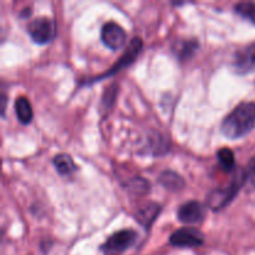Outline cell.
I'll return each instance as SVG.
<instances>
[{
  "label": "cell",
  "instance_id": "cell-5",
  "mask_svg": "<svg viewBox=\"0 0 255 255\" xmlns=\"http://www.w3.org/2000/svg\"><path fill=\"white\" fill-rule=\"evenodd\" d=\"M137 233L132 229H122L107 238L101 249L106 253H122L134 244Z\"/></svg>",
  "mask_w": 255,
  "mask_h": 255
},
{
  "label": "cell",
  "instance_id": "cell-1",
  "mask_svg": "<svg viewBox=\"0 0 255 255\" xmlns=\"http://www.w3.org/2000/svg\"><path fill=\"white\" fill-rule=\"evenodd\" d=\"M255 126V104L242 102L224 117L221 131L227 138L238 139L247 136Z\"/></svg>",
  "mask_w": 255,
  "mask_h": 255
},
{
  "label": "cell",
  "instance_id": "cell-10",
  "mask_svg": "<svg viewBox=\"0 0 255 255\" xmlns=\"http://www.w3.org/2000/svg\"><path fill=\"white\" fill-rule=\"evenodd\" d=\"M161 213V207L157 203H148L146 206L141 207L136 214V219L142 227L146 229L151 228L153 222L156 221L157 216Z\"/></svg>",
  "mask_w": 255,
  "mask_h": 255
},
{
  "label": "cell",
  "instance_id": "cell-17",
  "mask_svg": "<svg viewBox=\"0 0 255 255\" xmlns=\"http://www.w3.org/2000/svg\"><path fill=\"white\" fill-rule=\"evenodd\" d=\"M246 176V186L252 191H255V156L249 161L248 166L244 169Z\"/></svg>",
  "mask_w": 255,
  "mask_h": 255
},
{
  "label": "cell",
  "instance_id": "cell-3",
  "mask_svg": "<svg viewBox=\"0 0 255 255\" xmlns=\"http://www.w3.org/2000/svg\"><path fill=\"white\" fill-rule=\"evenodd\" d=\"M27 32L36 44H47V42L52 41L56 35V24L50 17H36L27 26Z\"/></svg>",
  "mask_w": 255,
  "mask_h": 255
},
{
  "label": "cell",
  "instance_id": "cell-9",
  "mask_svg": "<svg viewBox=\"0 0 255 255\" xmlns=\"http://www.w3.org/2000/svg\"><path fill=\"white\" fill-rule=\"evenodd\" d=\"M177 217L184 224H197L206 217V207L197 201L187 202L179 207Z\"/></svg>",
  "mask_w": 255,
  "mask_h": 255
},
{
  "label": "cell",
  "instance_id": "cell-7",
  "mask_svg": "<svg viewBox=\"0 0 255 255\" xmlns=\"http://www.w3.org/2000/svg\"><path fill=\"white\" fill-rule=\"evenodd\" d=\"M233 66L239 75H248L255 71V42L246 45L236 52Z\"/></svg>",
  "mask_w": 255,
  "mask_h": 255
},
{
  "label": "cell",
  "instance_id": "cell-12",
  "mask_svg": "<svg viewBox=\"0 0 255 255\" xmlns=\"http://www.w3.org/2000/svg\"><path fill=\"white\" fill-rule=\"evenodd\" d=\"M158 182L168 191H181L186 186L184 179L173 171H164L163 173H161Z\"/></svg>",
  "mask_w": 255,
  "mask_h": 255
},
{
  "label": "cell",
  "instance_id": "cell-15",
  "mask_svg": "<svg viewBox=\"0 0 255 255\" xmlns=\"http://www.w3.org/2000/svg\"><path fill=\"white\" fill-rule=\"evenodd\" d=\"M217 159H218V163L224 171H232V169L236 167V157L232 149L227 148H221L217 152Z\"/></svg>",
  "mask_w": 255,
  "mask_h": 255
},
{
  "label": "cell",
  "instance_id": "cell-16",
  "mask_svg": "<svg viewBox=\"0 0 255 255\" xmlns=\"http://www.w3.org/2000/svg\"><path fill=\"white\" fill-rule=\"evenodd\" d=\"M236 11L255 24V2H238L236 5Z\"/></svg>",
  "mask_w": 255,
  "mask_h": 255
},
{
  "label": "cell",
  "instance_id": "cell-19",
  "mask_svg": "<svg viewBox=\"0 0 255 255\" xmlns=\"http://www.w3.org/2000/svg\"><path fill=\"white\" fill-rule=\"evenodd\" d=\"M6 96H5V94L1 95V115L2 117L5 116V110H6Z\"/></svg>",
  "mask_w": 255,
  "mask_h": 255
},
{
  "label": "cell",
  "instance_id": "cell-6",
  "mask_svg": "<svg viewBox=\"0 0 255 255\" xmlns=\"http://www.w3.org/2000/svg\"><path fill=\"white\" fill-rule=\"evenodd\" d=\"M142 47H143V42H142V40L139 39V37H134V39L131 41V44H129V46L126 49V51H125L124 54H122V56L117 60L116 64H115L111 69L107 70L105 74L100 75L99 77H96L94 81H97V80L100 79H105V77L107 76H114L115 74H117V72H120L121 70H124L125 67L129 66V65L136 60V57L139 55Z\"/></svg>",
  "mask_w": 255,
  "mask_h": 255
},
{
  "label": "cell",
  "instance_id": "cell-14",
  "mask_svg": "<svg viewBox=\"0 0 255 255\" xmlns=\"http://www.w3.org/2000/svg\"><path fill=\"white\" fill-rule=\"evenodd\" d=\"M198 42L196 40H186V41H178L174 46V52L181 61L191 59L198 50Z\"/></svg>",
  "mask_w": 255,
  "mask_h": 255
},
{
  "label": "cell",
  "instance_id": "cell-2",
  "mask_svg": "<svg viewBox=\"0 0 255 255\" xmlns=\"http://www.w3.org/2000/svg\"><path fill=\"white\" fill-rule=\"evenodd\" d=\"M246 186V176H244V169L239 171L232 179L231 184L226 188H217L212 191L207 197V204L213 211H221L226 208L232 201L237 197L241 188Z\"/></svg>",
  "mask_w": 255,
  "mask_h": 255
},
{
  "label": "cell",
  "instance_id": "cell-4",
  "mask_svg": "<svg viewBox=\"0 0 255 255\" xmlns=\"http://www.w3.org/2000/svg\"><path fill=\"white\" fill-rule=\"evenodd\" d=\"M203 242V233L193 227H184V228L177 229L169 237V243L178 248H196V247H201Z\"/></svg>",
  "mask_w": 255,
  "mask_h": 255
},
{
  "label": "cell",
  "instance_id": "cell-8",
  "mask_svg": "<svg viewBox=\"0 0 255 255\" xmlns=\"http://www.w3.org/2000/svg\"><path fill=\"white\" fill-rule=\"evenodd\" d=\"M101 40L109 49L120 50L126 42V32L114 21H109L102 26Z\"/></svg>",
  "mask_w": 255,
  "mask_h": 255
},
{
  "label": "cell",
  "instance_id": "cell-13",
  "mask_svg": "<svg viewBox=\"0 0 255 255\" xmlns=\"http://www.w3.org/2000/svg\"><path fill=\"white\" fill-rule=\"evenodd\" d=\"M52 163L61 176H70L76 171V164H75L74 159L67 153L56 154L52 159Z\"/></svg>",
  "mask_w": 255,
  "mask_h": 255
},
{
  "label": "cell",
  "instance_id": "cell-11",
  "mask_svg": "<svg viewBox=\"0 0 255 255\" xmlns=\"http://www.w3.org/2000/svg\"><path fill=\"white\" fill-rule=\"evenodd\" d=\"M15 114L19 122H21L22 125H29L32 121L34 112H32L31 104L25 96L17 97L15 101Z\"/></svg>",
  "mask_w": 255,
  "mask_h": 255
},
{
  "label": "cell",
  "instance_id": "cell-18",
  "mask_svg": "<svg viewBox=\"0 0 255 255\" xmlns=\"http://www.w3.org/2000/svg\"><path fill=\"white\" fill-rule=\"evenodd\" d=\"M129 189L132 192H136L138 194H143L148 191V183L143 178H133L131 179V186Z\"/></svg>",
  "mask_w": 255,
  "mask_h": 255
}]
</instances>
